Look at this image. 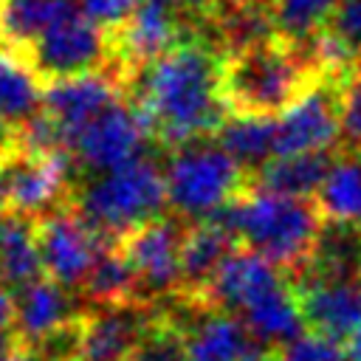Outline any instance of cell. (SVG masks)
<instances>
[{
    "instance_id": "1",
    "label": "cell",
    "mask_w": 361,
    "mask_h": 361,
    "mask_svg": "<svg viewBox=\"0 0 361 361\" xmlns=\"http://www.w3.org/2000/svg\"><path fill=\"white\" fill-rule=\"evenodd\" d=\"M220 65L223 54L214 45L189 39L135 76L133 104L141 110L152 138L180 149L220 130L228 116L220 96Z\"/></svg>"
},
{
    "instance_id": "2",
    "label": "cell",
    "mask_w": 361,
    "mask_h": 361,
    "mask_svg": "<svg viewBox=\"0 0 361 361\" xmlns=\"http://www.w3.org/2000/svg\"><path fill=\"white\" fill-rule=\"evenodd\" d=\"M237 240L279 271H305L322 240V212L313 197H290L259 186L220 209Z\"/></svg>"
},
{
    "instance_id": "3",
    "label": "cell",
    "mask_w": 361,
    "mask_h": 361,
    "mask_svg": "<svg viewBox=\"0 0 361 361\" xmlns=\"http://www.w3.org/2000/svg\"><path fill=\"white\" fill-rule=\"evenodd\" d=\"M296 48L282 37L223 54L220 96L231 116H268L285 113L302 90L316 79Z\"/></svg>"
},
{
    "instance_id": "4",
    "label": "cell",
    "mask_w": 361,
    "mask_h": 361,
    "mask_svg": "<svg viewBox=\"0 0 361 361\" xmlns=\"http://www.w3.org/2000/svg\"><path fill=\"white\" fill-rule=\"evenodd\" d=\"M166 206V175L144 155L96 175L76 197V212L104 240H124L130 231L158 220Z\"/></svg>"
},
{
    "instance_id": "5",
    "label": "cell",
    "mask_w": 361,
    "mask_h": 361,
    "mask_svg": "<svg viewBox=\"0 0 361 361\" xmlns=\"http://www.w3.org/2000/svg\"><path fill=\"white\" fill-rule=\"evenodd\" d=\"M164 175L169 206L192 220L212 217L248 189L243 166L220 144L209 141H192L172 149Z\"/></svg>"
},
{
    "instance_id": "6",
    "label": "cell",
    "mask_w": 361,
    "mask_h": 361,
    "mask_svg": "<svg viewBox=\"0 0 361 361\" xmlns=\"http://www.w3.org/2000/svg\"><path fill=\"white\" fill-rule=\"evenodd\" d=\"M37 243L45 276L68 290L82 288L99 257L107 251V245H113L76 212V206H59L39 217Z\"/></svg>"
},
{
    "instance_id": "7",
    "label": "cell",
    "mask_w": 361,
    "mask_h": 361,
    "mask_svg": "<svg viewBox=\"0 0 361 361\" xmlns=\"http://www.w3.org/2000/svg\"><path fill=\"white\" fill-rule=\"evenodd\" d=\"M42 82L65 79L87 71L107 68L110 62V31L85 14H73L42 37H37L25 51H20Z\"/></svg>"
},
{
    "instance_id": "8",
    "label": "cell",
    "mask_w": 361,
    "mask_h": 361,
    "mask_svg": "<svg viewBox=\"0 0 361 361\" xmlns=\"http://www.w3.org/2000/svg\"><path fill=\"white\" fill-rule=\"evenodd\" d=\"M341 79L316 76L276 121V155L327 152L341 138Z\"/></svg>"
},
{
    "instance_id": "9",
    "label": "cell",
    "mask_w": 361,
    "mask_h": 361,
    "mask_svg": "<svg viewBox=\"0 0 361 361\" xmlns=\"http://www.w3.org/2000/svg\"><path fill=\"white\" fill-rule=\"evenodd\" d=\"M296 288L305 324L330 341H347L361 327V268L310 271L305 268Z\"/></svg>"
},
{
    "instance_id": "10",
    "label": "cell",
    "mask_w": 361,
    "mask_h": 361,
    "mask_svg": "<svg viewBox=\"0 0 361 361\" xmlns=\"http://www.w3.org/2000/svg\"><path fill=\"white\" fill-rule=\"evenodd\" d=\"M147 138H149V127L141 110L133 102L118 99L79 133V138L71 144L68 152L82 169L102 175L141 158Z\"/></svg>"
},
{
    "instance_id": "11",
    "label": "cell",
    "mask_w": 361,
    "mask_h": 361,
    "mask_svg": "<svg viewBox=\"0 0 361 361\" xmlns=\"http://www.w3.org/2000/svg\"><path fill=\"white\" fill-rule=\"evenodd\" d=\"M121 93H124V85L110 68L51 79L42 87V113L56 124L62 147L71 149L79 133L96 116H102L110 104H116Z\"/></svg>"
},
{
    "instance_id": "12",
    "label": "cell",
    "mask_w": 361,
    "mask_h": 361,
    "mask_svg": "<svg viewBox=\"0 0 361 361\" xmlns=\"http://www.w3.org/2000/svg\"><path fill=\"white\" fill-rule=\"evenodd\" d=\"M183 237H186V228L178 220L158 217L130 231L124 240H118V248L133 265L144 296H161L180 288Z\"/></svg>"
},
{
    "instance_id": "13",
    "label": "cell",
    "mask_w": 361,
    "mask_h": 361,
    "mask_svg": "<svg viewBox=\"0 0 361 361\" xmlns=\"http://www.w3.org/2000/svg\"><path fill=\"white\" fill-rule=\"evenodd\" d=\"M14 296V341L25 347L45 350L65 336H71L79 324L73 316V299L68 288L54 282L51 276H39L37 282L20 288Z\"/></svg>"
},
{
    "instance_id": "14",
    "label": "cell",
    "mask_w": 361,
    "mask_h": 361,
    "mask_svg": "<svg viewBox=\"0 0 361 361\" xmlns=\"http://www.w3.org/2000/svg\"><path fill=\"white\" fill-rule=\"evenodd\" d=\"M71 164H73V155L68 149H54L45 155H31V152L17 149L8 212L39 220L48 212L65 206V195L71 183Z\"/></svg>"
},
{
    "instance_id": "15",
    "label": "cell",
    "mask_w": 361,
    "mask_h": 361,
    "mask_svg": "<svg viewBox=\"0 0 361 361\" xmlns=\"http://www.w3.org/2000/svg\"><path fill=\"white\" fill-rule=\"evenodd\" d=\"M282 274L285 271H279L265 257H259L248 248L234 251L220 265V271L212 276V282L206 285V290L200 293L197 302H203L209 310H223V313L240 316L259 296H265L268 290L282 285L285 282Z\"/></svg>"
},
{
    "instance_id": "16",
    "label": "cell",
    "mask_w": 361,
    "mask_h": 361,
    "mask_svg": "<svg viewBox=\"0 0 361 361\" xmlns=\"http://www.w3.org/2000/svg\"><path fill=\"white\" fill-rule=\"evenodd\" d=\"M149 319L152 316H144L135 302L99 307L96 313L79 319L71 361H127Z\"/></svg>"
},
{
    "instance_id": "17",
    "label": "cell",
    "mask_w": 361,
    "mask_h": 361,
    "mask_svg": "<svg viewBox=\"0 0 361 361\" xmlns=\"http://www.w3.org/2000/svg\"><path fill=\"white\" fill-rule=\"evenodd\" d=\"M189 361H271L268 347H262L245 322L234 313L212 310L192 330H186Z\"/></svg>"
},
{
    "instance_id": "18",
    "label": "cell",
    "mask_w": 361,
    "mask_h": 361,
    "mask_svg": "<svg viewBox=\"0 0 361 361\" xmlns=\"http://www.w3.org/2000/svg\"><path fill=\"white\" fill-rule=\"evenodd\" d=\"M234 240L237 234L231 231V226L220 212L186 228L183 257H180V265H183L180 288L189 299H200V293L206 290L212 276L220 271V265L234 254Z\"/></svg>"
},
{
    "instance_id": "19",
    "label": "cell",
    "mask_w": 361,
    "mask_h": 361,
    "mask_svg": "<svg viewBox=\"0 0 361 361\" xmlns=\"http://www.w3.org/2000/svg\"><path fill=\"white\" fill-rule=\"evenodd\" d=\"M240 319L245 322V327L262 347H274V350L285 347L288 341L305 333L302 302H299V293L288 282L259 296L251 307L240 313Z\"/></svg>"
},
{
    "instance_id": "20",
    "label": "cell",
    "mask_w": 361,
    "mask_h": 361,
    "mask_svg": "<svg viewBox=\"0 0 361 361\" xmlns=\"http://www.w3.org/2000/svg\"><path fill=\"white\" fill-rule=\"evenodd\" d=\"M73 14H82L76 0H0V48L20 54Z\"/></svg>"
},
{
    "instance_id": "21",
    "label": "cell",
    "mask_w": 361,
    "mask_h": 361,
    "mask_svg": "<svg viewBox=\"0 0 361 361\" xmlns=\"http://www.w3.org/2000/svg\"><path fill=\"white\" fill-rule=\"evenodd\" d=\"M333 152H299V155H276L268 164L257 169L254 186L290 195V197H316L322 189L330 166H333Z\"/></svg>"
},
{
    "instance_id": "22",
    "label": "cell",
    "mask_w": 361,
    "mask_h": 361,
    "mask_svg": "<svg viewBox=\"0 0 361 361\" xmlns=\"http://www.w3.org/2000/svg\"><path fill=\"white\" fill-rule=\"evenodd\" d=\"M313 200L327 223L361 228V152L358 149H347L333 161Z\"/></svg>"
},
{
    "instance_id": "23",
    "label": "cell",
    "mask_w": 361,
    "mask_h": 361,
    "mask_svg": "<svg viewBox=\"0 0 361 361\" xmlns=\"http://www.w3.org/2000/svg\"><path fill=\"white\" fill-rule=\"evenodd\" d=\"M45 82L17 51L0 48V118L17 130L42 110Z\"/></svg>"
},
{
    "instance_id": "24",
    "label": "cell",
    "mask_w": 361,
    "mask_h": 361,
    "mask_svg": "<svg viewBox=\"0 0 361 361\" xmlns=\"http://www.w3.org/2000/svg\"><path fill=\"white\" fill-rule=\"evenodd\" d=\"M42 274L45 268L37 243V220L8 212V228L0 245V285L8 293H17L20 288L37 282Z\"/></svg>"
},
{
    "instance_id": "25",
    "label": "cell",
    "mask_w": 361,
    "mask_h": 361,
    "mask_svg": "<svg viewBox=\"0 0 361 361\" xmlns=\"http://www.w3.org/2000/svg\"><path fill=\"white\" fill-rule=\"evenodd\" d=\"M217 144L243 166L259 169L276 155V121L268 116H226L214 133Z\"/></svg>"
},
{
    "instance_id": "26",
    "label": "cell",
    "mask_w": 361,
    "mask_h": 361,
    "mask_svg": "<svg viewBox=\"0 0 361 361\" xmlns=\"http://www.w3.org/2000/svg\"><path fill=\"white\" fill-rule=\"evenodd\" d=\"M85 296L90 302H96L99 307H113V305H133L135 296L141 293L138 279L133 265L127 262L124 251L116 245H107V251L99 257V262L93 265L87 282L82 285Z\"/></svg>"
},
{
    "instance_id": "27",
    "label": "cell",
    "mask_w": 361,
    "mask_h": 361,
    "mask_svg": "<svg viewBox=\"0 0 361 361\" xmlns=\"http://www.w3.org/2000/svg\"><path fill=\"white\" fill-rule=\"evenodd\" d=\"M338 0H271L276 37L285 42H305L322 34L336 11Z\"/></svg>"
},
{
    "instance_id": "28",
    "label": "cell",
    "mask_w": 361,
    "mask_h": 361,
    "mask_svg": "<svg viewBox=\"0 0 361 361\" xmlns=\"http://www.w3.org/2000/svg\"><path fill=\"white\" fill-rule=\"evenodd\" d=\"M127 361H189L186 330L172 319H149L147 330L135 341Z\"/></svg>"
},
{
    "instance_id": "29",
    "label": "cell",
    "mask_w": 361,
    "mask_h": 361,
    "mask_svg": "<svg viewBox=\"0 0 361 361\" xmlns=\"http://www.w3.org/2000/svg\"><path fill=\"white\" fill-rule=\"evenodd\" d=\"M274 361H347V358L336 341L319 333H302L285 347H279Z\"/></svg>"
},
{
    "instance_id": "30",
    "label": "cell",
    "mask_w": 361,
    "mask_h": 361,
    "mask_svg": "<svg viewBox=\"0 0 361 361\" xmlns=\"http://www.w3.org/2000/svg\"><path fill=\"white\" fill-rule=\"evenodd\" d=\"M341 141L361 152V65L341 87Z\"/></svg>"
},
{
    "instance_id": "31",
    "label": "cell",
    "mask_w": 361,
    "mask_h": 361,
    "mask_svg": "<svg viewBox=\"0 0 361 361\" xmlns=\"http://www.w3.org/2000/svg\"><path fill=\"white\" fill-rule=\"evenodd\" d=\"M324 31L361 59V0H338Z\"/></svg>"
},
{
    "instance_id": "32",
    "label": "cell",
    "mask_w": 361,
    "mask_h": 361,
    "mask_svg": "<svg viewBox=\"0 0 361 361\" xmlns=\"http://www.w3.org/2000/svg\"><path fill=\"white\" fill-rule=\"evenodd\" d=\"M141 0H76V6H79V11L87 17V20H93V23H99L102 28H116V25H121L133 11H135V6H138Z\"/></svg>"
},
{
    "instance_id": "33",
    "label": "cell",
    "mask_w": 361,
    "mask_h": 361,
    "mask_svg": "<svg viewBox=\"0 0 361 361\" xmlns=\"http://www.w3.org/2000/svg\"><path fill=\"white\" fill-rule=\"evenodd\" d=\"M186 17H209L220 0H166Z\"/></svg>"
},
{
    "instance_id": "34",
    "label": "cell",
    "mask_w": 361,
    "mask_h": 361,
    "mask_svg": "<svg viewBox=\"0 0 361 361\" xmlns=\"http://www.w3.org/2000/svg\"><path fill=\"white\" fill-rule=\"evenodd\" d=\"M0 361H48L45 358V350H37V347H25V344H17L11 347Z\"/></svg>"
},
{
    "instance_id": "35",
    "label": "cell",
    "mask_w": 361,
    "mask_h": 361,
    "mask_svg": "<svg viewBox=\"0 0 361 361\" xmlns=\"http://www.w3.org/2000/svg\"><path fill=\"white\" fill-rule=\"evenodd\" d=\"M344 358H347V361H361V327L347 338V344H344Z\"/></svg>"
},
{
    "instance_id": "36",
    "label": "cell",
    "mask_w": 361,
    "mask_h": 361,
    "mask_svg": "<svg viewBox=\"0 0 361 361\" xmlns=\"http://www.w3.org/2000/svg\"><path fill=\"white\" fill-rule=\"evenodd\" d=\"M11 149H17V144H14V130L0 118V155H6V152H11Z\"/></svg>"
},
{
    "instance_id": "37",
    "label": "cell",
    "mask_w": 361,
    "mask_h": 361,
    "mask_svg": "<svg viewBox=\"0 0 361 361\" xmlns=\"http://www.w3.org/2000/svg\"><path fill=\"white\" fill-rule=\"evenodd\" d=\"M6 228H8V212H0V245H3V237H6Z\"/></svg>"
},
{
    "instance_id": "38",
    "label": "cell",
    "mask_w": 361,
    "mask_h": 361,
    "mask_svg": "<svg viewBox=\"0 0 361 361\" xmlns=\"http://www.w3.org/2000/svg\"><path fill=\"white\" fill-rule=\"evenodd\" d=\"M8 341H14V338H8V333H0V358L11 350V347H8Z\"/></svg>"
},
{
    "instance_id": "39",
    "label": "cell",
    "mask_w": 361,
    "mask_h": 361,
    "mask_svg": "<svg viewBox=\"0 0 361 361\" xmlns=\"http://www.w3.org/2000/svg\"><path fill=\"white\" fill-rule=\"evenodd\" d=\"M259 3H271V0H259Z\"/></svg>"
}]
</instances>
